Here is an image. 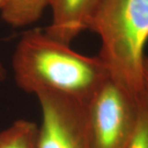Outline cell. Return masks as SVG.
<instances>
[{
    "label": "cell",
    "instance_id": "6da1fadb",
    "mask_svg": "<svg viewBox=\"0 0 148 148\" xmlns=\"http://www.w3.org/2000/svg\"><path fill=\"white\" fill-rule=\"evenodd\" d=\"M12 67L17 87L26 93L52 92L82 102L109 77L99 56L75 52L70 44L40 30L22 36L12 55Z\"/></svg>",
    "mask_w": 148,
    "mask_h": 148
},
{
    "label": "cell",
    "instance_id": "7a4b0ae2",
    "mask_svg": "<svg viewBox=\"0 0 148 148\" xmlns=\"http://www.w3.org/2000/svg\"><path fill=\"white\" fill-rule=\"evenodd\" d=\"M88 30L99 37L97 55L109 77L136 98L143 95L148 0H99Z\"/></svg>",
    "mask_w": 148,
    "mask_h": 148
},
{
    "label": "cell",
    "instance_id": "3957f363",
    "mask_svg": "<svg viewBox=\"0 0 148 148\" xmlns=\"http://www.w3.org/2000/svg\"><path fill=\"white\" fill-rule=\"evenodd\" d=\"M140 99L107 78L85 102L89 148H128L138 126Z\"/></svg>",
    "mask_w": 148,
    "mask_h": 148
},
{
    "label": "cell",
    "instance_id": "277c9868",
    "mask_svg": "<svg viewBox=\"0 0 148 148\" xmlns=\"http://www.w3.org/2000/svg\"><path fill=\"white\" fill-rule=\"evenodd\" d=\"M36 96L41 109L36 148H89L85 102L52 92Z\"/></svg>",
    "mask_w": 148,
    "mask_h": 148
},
{
    "label": "cell",
    "instance_id": "5b68a950",
    "mask_svg": "<svg viewBox=\"0 0 148 148\" xmlns=\"http://www.w3.org/2000/svg\"><path fill=\"white\" fill-rule=\"evenodd\" d=\"M99 0H49L52 19L45 32L59 42L70 44L88 30Z\"/></svg>",
    "mask_w": 148,
    "mask_h": 148
},
{
    "label": "cell",
    "instance_id": "8992f818",
    "mask_svg": "<svg viewBox=\"0 0 148 148\" xmlns=\"http://www.w3.org/2000/svg\"><path fill=\"white\" fill-rule=\"evenodd\" d=\"M49 0H0V17L15 28L27 27L39 20Z\"/></svg>",
    "mask_w": 148,
    "mask_h": 148
},
{
    "label": "cell",
    "instance_id": "52a82bcc",
    "mask_svg": "<svg viewBox=\"0 0 148 148\" xmlns=\"http://www.w3.org/2000/svg\"><path fill=\"white\" fill-rule=\"evenodd\" d=\"M38 125L27 119H17L0 131V148H36Z\"/></svg>",
    "mask_w": 148,
    "mask_h": 148
},
{
    "label": "cell",
    "instance_id": "ba28073f",
    "mask_svg": "<svg viewBox=\"0 0 148 148\" xmlns=\"http://www.w3.org/2000/svg\"><path fill=\"white\" fill-rule=\"evenodd\" d=\"M128 148H148V97L145 93L140 99L138 126Z\"/></svg>",
    "mask_w": 148,
    "mask_h": 148
},
{
    "label": "cell",
    "instance_id": "9c48e42d",
    "mask_svg": "<svg viewBox=\"0 0 148 148\" xmlns=\"http://www.w3.org/2000/svg\"><path fill=\"white\" fill-rule=\"evenodd\" d=\"M143 90L148 97V58H144L143 63Z\"/></svg>",
    "mask_w": 148,
    "mask_h": 148
},
{
    "label": "cell",
    "instance_id": "30bf717a",
    "mask_svg": "<svg viewBox=\"0 0 148 148\" xmlns=\"http://www.w3.org/2000/svg\"><path fill=\"white\" fill-rule=\"evenodd\" d=\"M5 78V69L3 67L2 64L0 63V80H3Z\"/></svg>",
    "mask_w": 148,
    "mask_h": 148
}]
</instances>
